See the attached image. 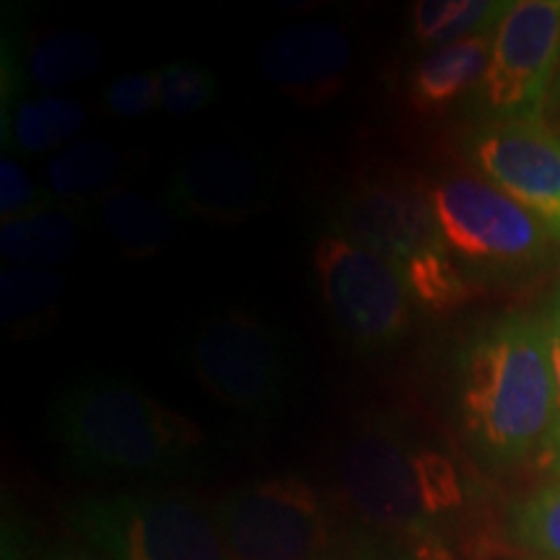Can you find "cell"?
<instances>
[{"label": "cell", "instance_id": "6da1fadb", "mask_svg": "<svg viewBox=\"0 0 560 560\" xmlns=\"http://www.w3.org/2000/svg\"><path fill=\"white\" fill-rule=\"evenodd\" d=\"M457 412L488 465L509 467L542 450L560 412L542 317L509 312L467 340L457 361Z\"/></svg>", "mask_w": 560, "mask_h": 560}, {"label": "cell", "instance_id": "7a4b0ae2", "mask_svg": "<svg viewBox=\"0 0 560 560\" xmlns=\"http://www.w3.org/2000/svg\"><path fill=\"white\" fill-rule=\"evenodd\" d=\"M50 431L75 470L109 478H170L190 470L206 450L195 420L115 376L62 389Z\"/></svg>", "mask_w": 560, "mask_h": 560}, {"label": "cell", "instance_id": "3957f363", "mask_svg": "<svg viewBox=\"0 0 560 560\" xmlns=\"http://www.w3.org/2000/svg\"><path fill=\"white\" fill-rule=\"evenodd\" d=\"M338 478L353 514L376 532L425 537L441 511L459 501L454 467L420 446L402 418L366 412L342 439Z\"/></svg>", "mask_w": 560, "mask_h": 560}, {"label": "cell", "instance_id": "277c9868", "mask_svg": "<svg viewBox=\"0 0 560 560\" xmlns=\"http://www.w3.org/2000/svg\"><path fill=\"white\" fill-rule=\"evenodd\" d=\"M330 231L395 265L416 304L446 312L470 293L441 242L431 192L408 172H376L348 185L330 208Z\"/></svg>", "mask_w": 560, "mask_h": 560}, {"label": "cell", "instance_id": "5b68a950", "mask_svg": "<svg viewBox=\"0 0 560 560\" xmlns=\"http://www.w3.org/2000/svg\"><path fill=\"white\" fill-rule=\"evenodd\" d=\"M429 192L441 242L459 268L520 276L556 255V234L482 174L444 172Z\"/></svg>", "mask_w": 560, "mask_h": 560}, {"label": "cell", "instance_id": "8992f818", "mask_svg": "<svg viewBox=\"0 0 560 560\" xmlns=\"http://www.w3.org/2000/svg\"><path fill=\"white\" fill-rule=\"evenodd\" d=\"M190 366L215 402L247 420H276L289 405V342L252 306L231 304L210 312L192 335Z\"/></svg>", "mask_w": 560, "mask_h": 560}, {"label": "cell", "instance_id": "52a82bcc", "mask_svg": "<svg viewBox=\"0 0 560 560\" xmlns=\"http://www.w3.org/2000/svg\"><path fill=\"white\" fill-rule=\"evenodd\" d=\"M68 522L104 560H231L213 511L185 493L96 495L73 503Z\"/></svg>", "mask_w": 560, "mask_h": 560}, {"label": "cell", "instance_id": "ba28073f", "mask_svg": "<svg viewBox=\"0 0 560 560\" xmlns=\"http://www.w3.org/2000/svg\"><path fill=\"white\" fill-rule=\"evenodd\" d=\"M312 265L322 304L350 350L384 353L410 332L416 299L395 265L330 229L314 244Z\"/></svg>", "mask_w": 560, "mask_h": 560}, {"label": "cell", "instance_id": "9c48e42d", "mask_svg": "<svg viewBox=\"0 0 560 560\" xmlns=\"http://www.w3.org/2000/svg\"><path fill=\"white\" fill-rule=\"evenodd\" d=\"M231 560H322L330 514L310 482L280 475L234 488L213 506Z\"/></svg>", "mask_w": 560, "mask_h": 560}, {"label": "cell", "instance_id": "30bf717a", "mask_svg": "<svg viewBox=\"0 0 560 560\" xmlns=\"http://www.w3.org/2000/svg\"><path fill=\"white\" fill-rule=\"evenodd\" d=\"M560 60V3H511L493 32V50L478 86L488 120H542Z\"/></svg>", "mask_w": 560, "mask_h": 560}, {"label": "cell", "instance_id": "8fae6325", "mask_svg": "<svg viewBox=\"0 0 560 560\" xmlns=\"http://www.w3.org/2000/svg\"><path fill=\"white\" fill-rule=\"evenodd\" d=\"M482 177L535 213L560 242V138L542 120H486L467 136Z\"/></svg>", "mask_w": 560, "mask_h": 560}, {"label": "cell", "instance_id": "7c38bea8", "mask_svg": "<svg viewBox=\"0 0 560 560\" xmlns=\"http://www.w3.org/2000/svg\"><path fill=\"white\" fill-rule=\"evenodd\" d=\"M276 185V170L265 159L231 145H210L182 161L164 202L179 219L231 226L268 208Z\"/></svg>", "mask_w": 560, "mask_h": 560}, {"label": "cell", "instance_id": "4fadbf2b", "mask_svg": "<svg viewBox=\"0 0 560 560\" xmlns=\"http://www.w3.org/2000/svg\"><path fill=\"white\" fill-rule=\"evenodd\" d=\"M353 47L348 34L325 21H301L270 34L260 50L262 79L285 100L322 109L348 86Z\"/></svg>", "mask_w": 560, "mask_h": 560}, {"label": "cell", "instance_id": "5bb4252c", "mask_svg": "<svg viewBox=\"0 0 560 560\" xmlns=\"http://www.w3.org/2000/svg\"><path fill=\"white\" fill-rule=\"evenodd\" d=\"M493 32L472 34L425 55L410 75V102L416 109L439 112L478 89L493 50Z\"/></svg>", "mask_w": 560, "mask_h": 560}, {"label": "cell", "instance_id": "9a60e30c", "mask_svg": "<svg viewBox=\"0 0 560 560\" xmlns=\"http://www.w3.org/2000/svg\"><path fill=\"white\" fill-rule=\"evenodd\" d=\"M125 172V153L107 140H75L47 161V187L52 200L68 208H86L117 190Z\"/></svg>", "mask_w": 560, "mask_h": 560}, {"label": "cell", "instance_id": "2e32d148", "mask_svg": "<svg viewBox=\"0 0 560 560\" xmlns=\"http://www.w3.org/2000/svg\"><path fill=\"white\" fill-rule=\"evenodd\" d=\"M79 247V223L73 208L52 200L24 219L3 223L0 252L13 268H55Z\"/></svg>", "mask_w": 560, "mask_h": 560}, {"label": "cell", "instance_id": "e0dca14e", "mask_svg": "<svg viewBox=\"0 0 560 560\" xmlns=\"http://www.w3.org/2000/svg\"><path fill=\"white\" fill-rule=\"evenodd\" d=\"M96 213L115 247L130 260L159 255L170 244L177 219L164 200H151L122 187L96 202Z\"/></svg>", "mask_w": 560, "mask_h": 560}, {"label": "cell", "instance_id": "ac0fdd59", "mask_svg": "<svg viewBox=\"0 0 560 560\" xmlns=\"http://www.w3.org/2000/svg\"><path fill=\"white\" fill-rule=\"evenodd\" d=\"M66 278L50 268H11L0 276V317L16 338H30L58 319Z\"/></svg>", "mask_w": 560, "mask_h": 560}, {"label": "cell", "instance_id": "d6986e66", "mask_svg": "<svg viewBox=\"0 0 560 560\" xmlns=\"http://www.w3.org/2000/svg\"><path fill=\"white\" fill-rule=\"evenodd\" d=\"M104 47L94 34L79 30L42 32L30 42L26 79L45 91L75 86L102 68Z\"/></svg>", "mask_w": 560, "mask_h": 560}, {"label": "cell", "instance_id": "ffe728a7", "mask_svg": "<svg viewBox=\"0 0 560 560\" xmlns=\"http://www.w3.org/2000/svg\"><path fill=\"white\" fill-rule=\"evenodd\" d=\"M509 5L488 0H420L410 11V32L418 45L436 50L472 34L493 32Z\"/></svg>", "mask_w": 560, "mask_h": 560}, {"label": "cell", "instance_id": "44dd1931", "mask_svg": "<svg viewBox=\"0 0 560 560\" xmlns=\"http://www.w3.org/2000/svg\"><path fill=\"white\" fill-rule=\"evenodd\" d=\"M511 535L524 550L560 560V480L537 488L514 509Z\"/></svg>", "mask_w": 560, "mask_h": 560}, {"label": "cell", "instance_id": "7402d4cb", "mask_svg": "<svg viewBox=\"0 0 560 560\" xmlns=\"http://www.w3.org/2000/svg\"><path fill=\"white\" fill-rule=\"evenodd\" d=\"M213 70L195 60H174L159 68V109L166 115H192L215 100Z\"/></svg>", "mask_w": 560, "mask_h": 560}, {"label": "cell", "instance_id": "603a6c76", "mask_svg": "<svg viewBox=\"0 0 560 560\" xmlns=\"http://www.w3.org/2000/svg\"><path fill=\"white\" fill-rule=\"evenodd\" d=\"M102 104L112 117H143L159 109V70L117 75L104 89Z\"/></svg>", "mask_w": 560, "mask_h": 560}, {"label": "cell", "instance_id": "cb8c5ba5", "mask_svg": "<svg viewBox=\"0 0 560 560\" xmlns=\"http://www.w3.org/2000/svg\"><path fill=\"white\" fill-rule=\"evenodd\" d=\"M47 202H52V195L34 185L30 172L19 161L9 156L0 159V219L3 223L24 219L34 210L45 208Z\"/></svg>", "mask_w": 560, "mask_h": 560}, {"label": "cell", "instance_id": "d4e9b609", "mask_svg": "<svg viewBox=\"0 0 560 560\" xmlns=\"http://www.w3.org/2000/svg\"><path fill=\"white\" fill-rule=\"evenodd\" d=\"M37 100L42 104V109H45V117L47 122H50L58 145L75 143V138H79L81 130L86 128V109H83L75 100L62 94H42Z\"/></svg>", "mask_w": 560, "mask_h": 560}, {"label": "cell", "instance_id": "484cf974", "mask_svg": "<svg viewBox=\"0 0 560 560\" xmlns=\"http://www.w3.org/2000/svg\"><path fill=\"white\" fill-rule=\"evenodd\" d=\"M545 330H548L550 342V355H552V369H556V382H558V408H560V283L552 291L548 312H545Z\"/></svg>", "mask_w": 560, "mask_h": 560}, {"label": "cell", "instance_id": "4316f807", "mask_svg": "<svg viewBox=\"0 0 560 560\" xmlns=\"http://www.w3.org/2000/svg\"><path fill=\"white\" fill-rule=\"evenodd\" d=\"M542 467L560 478V412L542 444Z\"/></svg>", "mask_w": 560, "mask_h": 560}, {"label": "cell", "instance_id": "83f0119b", "mask_svg": "<svg viewBox=\"0 0 560 560\" xmlns=\"http://www.w3.org/2000/svg\"><path fill=\"white\" fill-rule=\"evenodd\" d=\"M39 560H104L96 556L94 550H89L86 545H58L50 552H45Z\"/></svg>", "mask_w": 560, "mask_h": 560}, {"label": "cell", "instance_id": "f1b7e54d", "mask_svg": "<svg viewBox=\"0 0 560 560\" xmlns=\"http://www.w3.org/2000/svg\"><path fill=\"white\" fill-rule=\"evenodd\" d=\"M552 94H556V100H560V60H558V73H556V83H552Z\"/></svg>", "mask_w": 560, "mask_h": 560}, {"label": "cell", "instance_id": "f546056e", "mask_svg": "<svg viewBox=\"0 0 560 560\" xmlns=\"http://www.w3.org/2000/svg\"><path fill=\"white\" fill-rule=\"evenodd\" d=\"M361 560H397V558H380V556H366V558H361Z\"/></svg>", "mask_w": 560, "mask_h": 560}]
</instances>
